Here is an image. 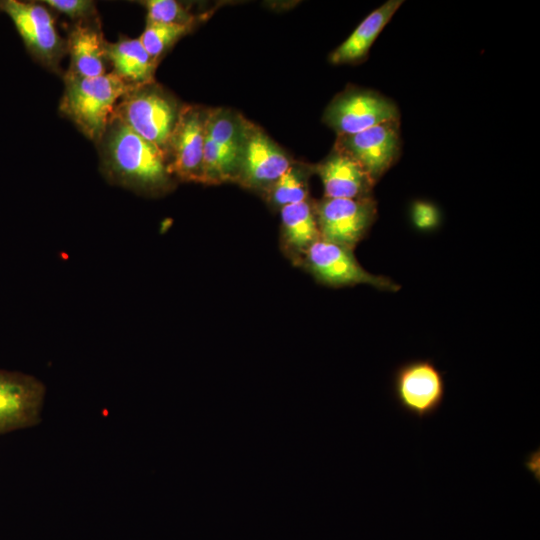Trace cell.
Wrapping results in <instances>:
<instances>
[{"mask_svg":"<svg viewBox=\"0 0 540 540\" xmlns=\"http://www.w3.org/2000/svg\"><path fill=\"white\" fill-rule=\"evenodd\" d=\"M106 178L141 194L165 192L172 185L165 151L112 116L97 144Z\"/></svg>","mask_w":540,"mask_h":540,"instance_id":"cell-1","label":"cell"},{"mask_svg":"<svg viewBox=\"0 0 540 540\" xmlns=\"http://www.w3.org/2000/svg\"><path fill=\"white\" fill-rule=\"evenodd\" d=\"M59 110L90 140L98 144L119 100L133 87L112 72L85 78L66 72Z\"/></svg>","mask_w":540,"mask_h":540,"instance_id":"cell-2","label":"cell"},{"mask_svg":"<svg viewBox=\"0 0 540 540\" xmlns=\"http://www.w3.org/2000/svg\"><path fill=\"white\" fill-rule=\"evenodd\" d=\"M181 106L156 82L133 86L118 102L113 115L137 134L165 151Z\"/></svg>","mask_w":540,"mask_h":540,"instance_id":"cell-3","label":"cell"},{"mask_svg":"<svg viewBox=\"0 0 540 540\" xmlns=\"http://www.w3.org/2000/svg\"><path fill=\"white\" fill-rule=\"evenodd\" d=\"M0 10L10 17L31 56L59 73L67 45L50 11L42 4L18 0L0 1Z\"/></svg>","mask_w":540,"mask_h":540,"instance_id":"cell-4","label":"cell"},{"mask_svg":"<svg viewBox=\"0 0 540 540\" xmlns=\"http://www.w3.org/2000/svg\"><path fill=\"white\" fill-rule=\"evenodd\" d=\"M245 119L226 109H209L203 153L204 183L236 180Z\"/></svg>","mask_w":540,"mask_h":540,"instance_id":"cell-5","label":"cell"},{"mask_svg":"<svg viewBox=\"0 0 540 540\" xmlns=\"http://www.w3.org/2000/svg\"><path fill=\"white\" fill-rule=\"evenodd\" d=\"M208 108L182 105L165 147L168 171L182 181L204 183L203 153Z\"/></svg>","mask_w":540,"mask_h":540,"instance_id":"cell-6","label":"cell"},{"mask_svg":"<svg viewBox=\"0 0 540 540\" xmlns=\"http://www.w3.org/2000/svg\"><path fill=\"white\" fill-rule=\"evenodd\" d=\"M392 386L399 407L419 419L435 414L445 397L444 373L428 359L400 365L394 372Z\"/></svg>","mask_w":540,"mask_h":540,"instance_id":"cell-7","label":"cell"},{"mask_svg":"<svg viewBox=\"0 0 540 540\" xmlns=\"http://www.w3.org/2000/svg\"><path fill=\"white\" fill-rule=\"evenodd\" d=\"M314 212L320 238L352 250L374 223L377 205L372 196L324 198Z\"/></svg>","mask_w":540,"mask_h":540,"instance_id":"cell-8","label":"cell"},{"mask_svg":"<svg viewBox=\"0 0 540 540\" xmlns=\"http://www.w3.org/2000/svg\"><path fill=\"white\" fill-rule=\"evenodd\" d=\"M305 256L311 273L323 284L334 287L367 284L392 292L400 289L393 280L366 271L351 249L321 238L305 251Z\"/></svg>","mask_w":540,"mask_h":540,"instance_id":"cell-9","label":"cell"},{"mask_svg":"<svg viewBox=\"0 0 540 540\" xmlns=\"http://www.w3.org/2000/svg\"><path fill=\"white\" fill-rule=\"evenodd\" d=\"M324 121L337 135H352L382 123L399 121V112L393 101L379 93L351 89L329 104Z\"/></svg>","mask_w":540,"mask_h":540,"instance_id":"cell-10","label":"cell"},{"mask_svg":"<svg viewBox=\"0 0 540 540\" xmlns=\"http://www.w3.org/2000/svg\"><path fill=\"white\" fill-rule=\"evenodd\" d=\"M334 149L353 159L375 184L399 155V121L382 123L352 135H338Z\"/></svg>","mask_w":540,"mask_h":540,"instance_id":"cell-11","label":"cell"},{"mask_svg":"<svg viewBox=\"0 0 540 540\" xmlns=\"http://www.w3.org/2000/svg\"><path fill=\"white\" fill-rule=\"evenodd\" d=\"M45 393L36 377L0 369V435L39 424Z\"/></svg>","mask_w":540,"mask_h":540,"instance_id":"cell-12","label":"cell"},{"mask_svg":"<svg viewBox=\"0 0 540 540\" xmlns=\"http://www.w3.org/2000/svg\"><path fill=\"white\" fill-rule=\"evenodd\" d=\"M290 166L285 152L260 128L245 120L236 180L252 188L270 187Z\"/></svg>","mask_w":540,"mask_h":540,"instance_id":"cell-13","label":"cell"},{"mask_svg":"<svg viewBox=\"0 0 540 540\" xmlns=\"http://www.w3.org/2000/svg\"><path fill=\"white\" fill-rule=\"evenodd\" d=\"M106 40L99 19L78 21L71 28L66 42L72 75L93 78L106 74Z\"/></svg>","mask_w":540,"mask_h":540,"instance_id":"cell-14","label":"cell"},{"mask_svg":"<svg viewBox=\"0 0 540 540\" xmlns=\"http://www.w3.org/2000/svg\"><path fill=\"white\" fill-rule=\"evenodd\" d=\"M321 178L325 198L371 197L374 184L363 169L347 155L333 152L316 166Z\"/></svg>","mask_w":540,"mask_h":540,"instance_id":"cell-15","label":"cell"},{"mask_svg":"<svg viewBox=\"0 0 540 540\" xmlns=\"http://www.w3.org/2000/svg\"><path fill=\"white\" fill-rule=\"evenodd\" d=\"M107 62L112 73L126 84L139 86L155 82L158 65L147 53L139 38L121 37L117 42H106Z\"/></svg>","mask_w":540,"mask_h":540,"instance_id":"cell-16","label":"cell"},{"mask_svg":"<svg viewBox=\"0 0 540 540\" xmlns=\"http://www.w3.org/2000/svg\"><path fill=\"white\" fill-rule=\"evenodd\" d=\"M402 3L403 1L400 0H390L372 11L354 32L333 51L330 61L334 64L361 61Z\"/></svg>","mask_w":540,"mask_h":540,"instance_id":"cell-17","label":"cell"},{"mask_svg":"<svg viewBox=\"0 0 540 540\" xmlns=\"http://www.w3.org/2000/svg\"><path fill=\"white\" fill-rule=\"evenodd\" d=\"M284 237L297 251H305L320 239L315 212L305 200L281 208Z\"/></svg>","mask_w":540,"mask_h":540,"instance_id":"cell-18","label":"cell"},{"mask_svg":"<svg viewBox=\"0 0 540 540\" xmlns=\"http://www.w3.org/2000/svg\"><path fill=\"white\" fill-rule=\"evenodd\" d=\"M194 26L147 22L139 40L150 57L158 63L160 58Z\"/></svg>","mask_w":540,"mask_h":540,"instance_id":"cell-19","label":"cell"},{"mask_svg":"<svg viewBox=\"0 0 540 540\" xmlns=\"http://www.w3.org/2000/svg\"><path fill=\"white\" fill-rule=\"evenodd\" d=\"M307 171L299 166H291L275 181L269 190L272 204L286 205L305 201L307 198Z\"/></svg>","mask_w":540,"mask_h":540,"instance_id":"cell-20","label":"cell"},{"mask_svg":"<svg viewBox=\"0 0 540 540\" xmlns=\"http://www.w3.org/2000/svg\"><path fill=\"white\" fill-rule=\"evenodd\" d=\"M147 10V22L194 26L199 16L175 0H147L140 2Z\"/></svg>","mask_w":540,"mask_h":540,"instance_id":"cell-21","label":"cell"},{"mask_svg":"<svg viewBox=\"0 0 540 540\" xmlns=\"http://www.w3.org/2000/svg\"><path fill=\"white\" fill-rule=\"evenodd\" d=\"M55 11L78 21L99 19L94 2L88 0H45L42 1Z\"/></svg>","mask_w":540,"mask_h":540,"instance_id":"cell-22","label":"cell"},{"mask_svg":"<svg viewBox=\"0 0 540 540\" xmlns=\"http://www.w3.org/2000/svg\"><path fill=\"white\" fill-rule=\"evenodd\" d=\"M413 222L419 229H432L439 222V214L434 205L427 202H416L412 209Z\"/></svg>","mask_w":540,"mask_h":540,"instance_id":"cell-23","label":"cell"},{"mask_svg":"<svg viewBox=\"0 0 540 540\" xmlns=\"http://www.w3.org/2000/svg\"><path fill=\"white\" fill-rule=\"evenodd\" d=\"M526 467L530 472L533 473L534 477L539 481V451H535L526 459L525 462Z\"/></svg>","mask_w":540,"mask_h":540,"instance_id":"cell-24","label":"cell"}]
</instances>
